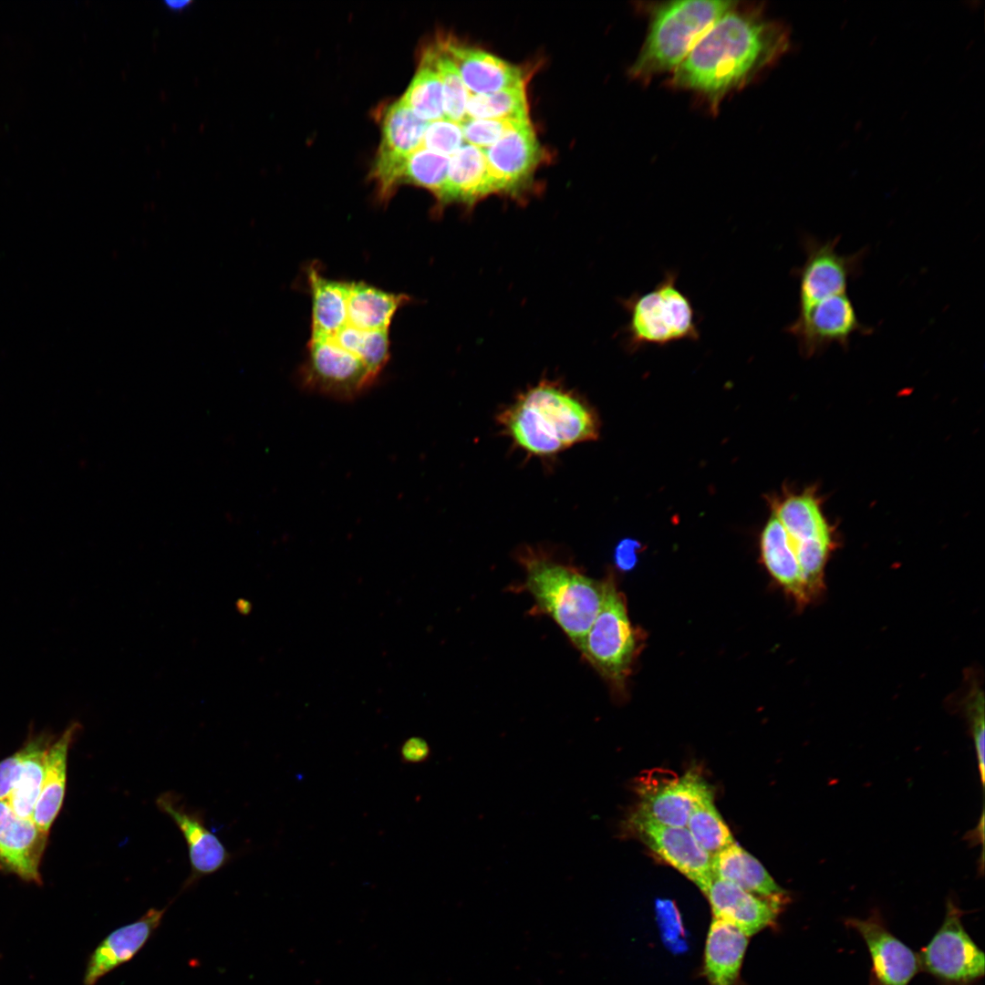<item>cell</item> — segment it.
<instances>
[{
	"instance_id": "f546056e",
	"label": "cell",
	"mask_w": 985,
	"mask_h": 985,
	"mask_svg": "<svg viewBox=\"0 0 985 985\" xmlns=\"http://www.w3.org/2000/svg\"><path fill=\"white\" fill-rule=\"evenodd\" d=\"M686 827L699 845L711 857L735 843L729 827L714 805L711 789L696 803Z\"/></svg>"
},
{
	"instance_id": "ba28073f",
	"label": "cell",
	"mask_w": 985,
	"mask_h": 985,
	"mask_svg": "<svg viewBox=\"0 0 985 985\" xmlns=\"http://www.w3.org/2000/svg\"><path fill=\"white\" fill-rule=\"evenodd\" d=\"M785 331L795 338L801 355L812 358L833 344L848 349L854 334L869 335L873 328L860 321L852 300L844 293L798 309Z\"/></svg>"
},
{
	"instance_id": "ffe728a7",
	"label": "cell",
	"mask_w": 985,
	"mask_h": 985,
	"mask_svg": "<svg viewBox=\"0 0 985 985\" xmlns=\"http://www.w3.org/2000/svg\"><path fill=\"white\" fill-rule=\"evenodd\" d=\"M165 911L166 907H151L138 920L109 934L89 959L84 984H96L104 975L132 959L160 926Z\"/></svg>"
},
{
	"instance_id": "484cf974",
	"label": "cell",
	"mask_w": 985,
	"mask_h": 985,
	"mask_svg": "<svg viewBox=\"0 0 985 985\" xmlns=\"http://www.w3.org/2000/svg\"><path fill=\"white\" fill-rule=\"evenodd\" d=\"M713 876L764 898L783 897L786 893L764 866L733 843L711 858Z\"/></svg>"
},
{
	"instance_id": "9c48e42d",
	"label": "cell",
	"mask_w": 985,
	"mask_h": 985,
	"mask_svg": "<svg viewBox=\"0 0 985 985\" xmlns=\"http://www.w3.org/2000/svg\"><path fill=\"white\" fill-rule=\"evenodd\" d=\"M302 368L303 385L333 399L349 400L369 388L377 377L332 337L312 339Z\"/></svg>"
},
{
	"instance_id": "74e56055",
	"label": "cell",
	"mask_w": 985,
	"mask_h": 985,
	"mask_svg": "<svg viewBox=\"0 0 985 985\" xmlns=\"http://www.w3.org/2000/svg\"><path fill=\"white\" fill-rule=\"evenodd\" d=\"M21 762V751L0 761V801H7L13 790Z\"/></svg>"
},
{
	"instance_id": "8992f818",
	"label": "cell",
	"mask_w": 985,
	"mask_h": 985,
	"mask_svg": "<svg viewBox=\"0 0 985 985\" xmlns=\"http://www.w3.org/2000/svg\"><path fill=\"white\" fill-rule=\"evenodd\" d=\"M604 584L601 608L577 649L613 690H621L637 654V634L613 579Z\"/></svg>"
},
{
	"instance_id": "ab89813d",
	"label": "cell",
	"mask_w": 985,
	"mask_h": 985,
	"mask_svg": "<svg viewBox=\"0 0 985 985\" xmlns=\"http://www.w3.org/2000/svg\"><path fill=\"white\" fill-rule=\"evenodd\" d=\"M640 544L634 539L626 538L621 540L615 549V562L621 570L632 569L638 562V552Z\"/></svg>"
},
{
	"instance_id": "2e32d148",
	"label": "cell",
	"mask_w": 985,
	"mask_h": 985,
	"mask_svg": "<svg viewBox=\"0 0 985 985\" xmlns=\"http://www.w3.org/2000/svg\"><path fill=\"white\" fill-rule=\"evenodd\" d=\"M48 835L32 818L16 815L6 801H0V870L40 884Z\"/></svg>"
},
{
	"instance_id": "ac0fdd59",
	"label": "cell",
	"mask_w": 985,
	"mask_h": 985,
	"mask_svg": "<svg viewBox=\"0 0 985 985\" xmlns=\"http://www.w3.org/2000/svg\"><path fill=\"white\" fill-rule=\"evenodd\" d=\"M867 946L873 971L879 985H907L920 969L918 956L890 933L876 916L849 918Z\"/></svg>"
},
{
	"instance_id": "52a82bcc",
	"label": "cell",
	"mask_w": 985,
	"mask_h": 985,
	"mask_svg": "<svg viewBox=\"0 0 985 985\" xmlns=\"http://www.w3.org/2000/svg\"><path fill=\"white\" fill-rule=\"evenodd\" d=\"M840 236L822 241L805 234L804 264L793 270L799 282L798 309L826 297L847 292L851 280L861 274L866 248L855 254H842L836 250Z\"/></svg>"
},
{
	"instance_id": "4fadbf2b",
	"label": "cell",
	"mask_w": 985,
	"mask_h": 985,
	"mask_svg": "<svg viewBox=\"0 0 985 985\" xmlns=\"http://www.w3.org/2000/svg\"><path fill=\"white\" fill-rule=\"evenodd\" d=\"M627 824L649 849L692 881L702 892L714 877L711 856L686 826H674L631 814Z\"/></svg>"
},
{
	"instance_id": "7a4b0ae2",
	"label": "cell",
	"mask_w": 985,
	"mask_h": 985,
	"mask_svg": "<svg viewBox=\"0 0 985 985\" xmlns=\"http://www.w3.org/2000/svg\"><path fill=\"white\" fill-rule=\"evenodd\" d=\"M503 434L526 453L553 457L598 438L596 410L579 395L549 381L532 387L496 417Z\"/></svg>"
},
{
	"instance_id": "b9f144b4",
	"label": "cell",
	"mask_w": 985,
	"mask_h": 985,
	"mask_svg": "<svg viewBox=\"0 0 985 985\" xmlns=\"http://www.w3.org/2000/svg\"><path fill=\"white\" fill-rule=\"evenodd\" d=\"M190 3L191 2H189V1H179V0H177V1H166L167 7H169L170 9L175 10V11L183 9L185 6L190 5Z\"/></svg>"
},
{
	"instance_id": "cb8c5ba5",
	"label": "cell",
	"mask_w": 985,
	"mask_h": 985,
	"mask_svg": "<svg viewBox=\"0 0 985 985\" xmlns=\"http://www.w3.org/2000/svg\"><path fill=\"white\" fill-rule=\"evenodd\" d=\"M761 553L772 576L791 595L798 606L811 604L787 533L772 514L761 534Z\"/></svg>"
},
{
	"instance_id": "7402d4cb",
	"label": "cell",
	"mask_w": 985,
	"mask_h": 985,
	"mask_svg": "<svg viewBox=\"0 0 985 985\" xmlns=\"http://www.w3.org/2000/svg\"><path fill=\"white\" fill-rule=\"evenodd\" d=\"M749 938L733 925L712 918L704 949V974L710 985L736 983Z\"/></svg>"
},
{
	"instance_id": "7c38bea8",
	"label": "cell",
	"mask_w": 985,
	"mask_h": 985,
	"mask_svg": "<svg viewBox=\"0 0 985 985\" xmlns=\"http://www.w3.org/2000/svg\"><path fill=\"white\" fill-rule=\"evenodd\" d=\"M428 124L400 98L384 109L380 117V142L371 169L379 193L394 192L407 157L421 147Z\"/></svg>"
},
{
	"instance_id": "e0dca14e",
	"label": "cell",
	"mask_w": 985,
	"mask_h": 985,
	"mask_svg": "<svg viewBox=\"0 0 985 985\" xmlns=\"http://www.w3.org/2000/svg\"><path fill=\"white\" fill-rule=\"evenodd\" d=\"M703 894L710 905L713 918L733 925L748 937L773 925L783 899L757 897L716 876Z\"/></svg>"
},
{
	"instance_id": "4dcf8cb0",
	"label": "cell",
	"mask_w": 985,
	"mask_h": 985,
	"mask_svg": "<svg viewBox=\"0 0 985 985\" xmlns=\"http://www.w3.org/2000/svg\"><path fill=\"white\" fill-rule=\"evenodd\" d=\"M466 117L472 119L529 121L525 85L487 94H471Z\"/></svg>"
},
{
	"instance_id": "44dd1931",
	"label": "cell",
	"mask_w": 985,
	"mask_h": 985,
	"mask_svg": "<svg viewBox=\"0 0 985 985\" xmlns=\"http://www.w3.org/2000/svg\"><path fill=\"white\" fill-rule=\"evenodd\" d=\"M80 729L78 721L71 722L52 741L47 752L41 791L32 817L35 824L47 833H49L64 803L68 751Z\"/></svg>"
},
{
	"instance_id": "3957f363",
	"label": "cell",
	"mask_w": 985,
	"mask_h": 985,
	"mask_svg": "<svg viewBox=\"0 0 985 985\" xmlns=\"http://www.w3.org/2000/svg\"><path fill=\"white\" fill-rule=\"evenodd\" d=\"M518 558L525 571L526 590L578 648L601 608L604 582L555 561L541 549L524 547Z\"/></svg>"
},
{
	"instance_id": "d6986e66",
	"label": "cell",
	"mask_w": 985,
	"mask_h": 985,
	"mask_svg": "<svg viewBox=\"0 0 985 985\" xmlns=\"http://www.w3.org/2000/svg\"><path fill=\"white\" fill-rule=\"evenodd\" d=\"M470 94H487L525 85L522 69L494 55L451 37L440 41Z\"/></svg>"
},
{
	"instance_id": "9a60e30c",
	"label": "cell",
	"mask_w": 985,
	"mask_h": 985,
	"mask_svg": "<svg viewBox=\"0 0 985 985\" xmlns=\"http://www.w3.org/2000/svg\"><path fill=\"white\" fill-rule=\"evenodd\" d=\"M483 151L495 192L517 191L533 174L543 155L530 121L509 130Z\"/></svg>"
},
{
	"instance_id": "e575fe53",
	"label": "cell",
	"mask_w": 985,
	"mask_h": 985,
	"mask_svg": "<svg viewBox=\"0 0 985 985\" xmlns=\"http://www.w3.org/2000/svg\"><path fill=\"white\" fill-rule=\"evenodd\" d=\"M965 715L968 719L977 755L978 768L982 786L985 780L984 762V693L980 685L973 683L964 700Z\"/></svg>"
},
{
	"instance_id": "8d00e7d4",
	"label": "cell",
	"mask_w": 985,
	"mask_h": 985,
	"mask_svg": "<svg viewBox=\"0 0 985 985\" xmlns=\"http://www.w3.org/2000/svg\"><path fill=\"white\" fill-rule=\"evenodd\" d=\"M521 122L524 121L466 118L460 124L467 144L484 150Z\"/></svg>"
},
{
	"instance_id": "d4e9b609",
	"label": "cell",
	"mask_w": 985,
	"mask_h": 985,
	"mask_svg": "<svg viewBox=\"0 0 985 985\" xmlns=\"http://www.w3.org/2000/svg\"><path fill=\"white\" fill-rule=\"evenodd\" d=\"M312 296L311 338L332 337L347 324L349 282L323 276L315 265L307 269Z\"/></svg>"
},
{
	"instance_id": "d590c367",
	"label": "cell",
	"mask_w": 985,
	"mask_h": 985,
	"mask_svg": "<svg viewBox=\"0 0 985 985\" xmlns=\"http://www.w3.org/2000/svg\"><path fill=\"white\" fill-rule=\"evenodd\" d=\"M463 140L461 124L443 118L429 122L421 147L450 157L463 145Z\"/></svg>"
},
{
	"instance_id": "1f68e13d",
	"label": "cell",
	"mask_w": 985,
	"mask_h": 985,
	"mask_svg": "<svg viewBox=\"0 0 985 985\" xmlns=\"http://www.w3.org/2000/svg\"><path fill=\"white\" fill-rule=\"evenodd\" d=\"M332 338L359 358L377 378L389 361V330L366 331L347 324Z\"/></svg>"
},
{
	"instance_id": "277c9868",
	"label": "cell",
	"mask_w": 985,
	"mask_h": 985,
	"mask_svg": "<svg viewBox=\"0 0 985 985\" xmlns=\"http://www.w3.org/2000/svg\"><path fill=\"white\" fill-rule=\"evenodd\" d=\"M735 1H667L650 6L648 34L629 74L636 79L674 71L703 34Z\"/></svg>"
},
{
	"instance_id": "f35d334b",
	"label": "cell",
	"mask_w": 985,
	"mask_h": 985,
	"mask_svg": "<svg viewBox=\"0 0 985 985\" xmlns=\"http://www.w3.org/2000/svg\"><path fill=\"white\" fill-rule=\"evenodd\" d=\"M430 748L421 737L407 739L400 748L401 760L408 763H420L429 759Z\"/></svg>"
},
{
	"instance_id": "60d3db41",
	"label": "cell",
	"mask_w": 985,
	"mask_h": 985,
	"mask_svg": "<svg viewBox=\"0 0 985 985\" xmlns=\"http://www.w3.org/2000/svg\"><path fill=\"white\" fill-rule=\"evenodd\" d=\"M236 608L240 614L248 615L252 610V604L248 600L241 598L236 602Z\"/></svg>"
},
{
	"instance_id": "f1b7e54d",
	"label": "cell",
	"mask_w": 985,
	"mask_h": 985,
	"mask_svg": "<svg viewBox=\"0 0 985 985\" xmlns=\"http://www.w3.org/2000/svg\"><path fill=\"white\" fill-rule=\"evenodd\" d=\"M400 99L420 119L431 122L444 118L440 77L429 57L422 54L420 67Z\"/></svg>"
},
{
	"instance_id": "d6a6232c",
	"label": "cell",
	"mask_w": 985,
	"mask_h": 985,
	"mask_svg": "<svg viewBox=\"0 0 985 985\" xmlns=\"http://www.w3.org/2000/svg\"><path fill=\"white\" fill-rule=\"evenodd\" d=\"M423 53L429 57L441 82L444 118L461 123L467 118L466 106L471 95L469 90L440 42Z\"/></svg>"
},
{
	"instance_id": "83f0119b",
	"label": "cell",
	"mask_w": 985,
	"mask_h": 985,
	"mask_svg": "<svg viewBox=\"0 0 985 985\" xmlns=\"http://www.w3.org/2000/svg\"><path fill=\"white\" fill-rule=\"evenodd\" d=\"M409 300L405 294L386 292L363 282H349L347 324L366 331L389 330L396 312Z\"/></svg>"
},
{
	"instance_id": "603a6c76",
	"label": "cell",
	"mask_w": 985,
	"mask_h": 985,
	"mask_svg": "<svg viewBox=\"0 0 985 985\" xmlns=\"http://www.w3.org/2000/svg\"><path fill=\"white\" fill-rule=\"evenodd\" d=\"M495 192L483 150L463 144L450 158L447 181L441 203H472Z\"/></svg>"
},
{
	"instance_id": "8fae6325",
	"label": "cell",
	"mask_w": 985,
	"mask_h": 985,
	"mask_svg": "<svg viewBox=\"0 0 985 985\" xmlns=\"http://www.w3.org/2000/svg\"><path fill=\"white\" fill-rule=\"evenodd\" d=\"M710 790L694 771L682 776L657 771L638 781V802L632 814L662 824L686 826L694 805Z\"/></svg>"
},
{
	"instance_id": "30bf717a",
	"label": "cell",
	"mask_w": 985,
	"mask_h": 985,
	"mask_svg": "<svg viewBox=\"0 0 985 985\" xmlns=\"http://www.w3.org/2000/svg\"><path fill=\"white\" fill-rule=\"evenodd\" d=\"M962 911L951 901L939 929L918 956L920 968L950 983L964 984L984 975L985 957L961 923Z\"/></svg>"
},
{
	"instance_id": "5b68a950",
	"label": "cell",
	"mask_w": 985,
	"mask_h": 985,
	"mask_svg": "<svg viewBox=\"0 0 985 985\" xmlns=\"http://www.w3.org/2000/svg\"><path fill=\"white\" fill-rule=\"evenodd\" d=\"M677 280L678 272L668 270L652 290L634 294L626 301L629 314L627 333L630 350L699 340L698 314L690 298L678 286Z\"/></svg>"
},
{
	"instance_id": "836d02e7",
	"label": "cell",
	"mask_w": 985,
	"mask_h": 985,
	"mask_svg": "<svg viewBox=\"0 0 985 985\" xmlns=\"http://www.w3.org/2000/svg\"><path fill=\"white\" fill-rule=\"evenodd\" d=\"M450 157L420 147L401 169L399 184L406 182L431 192L440 201L447 181Z\"/></svg>"
},
{
	"instance_id": "4316f807",
	"label": "cell",
	"mask_w": 985,
	"mask_h": 985,
	"mask_svg": "<svg viewBox=\"0 0 985 985\" xmlns=\"http://www.w3.org/2000/svg\"><path fill=\"white\" fill-rule=\"evenodd\" d=\"M53 741L52 735L41 731L31 735L20 748V766L6 801L14 813L20 817H33L41 791L47 752Z\"/></svg>"
},
{
	"instance_id": "5bb4252c",
	"label": "cell",
	"mask_w": 985,
	"mask_h": 985,
	"mask_svg": "<svg viewBox=\"0 0 985 985\" xmlns=\"http://www.w3.org/2000/svg\"><path fill=\"white\" fill-rule=\"evenodd\" d=\"M155 802L158 809L173 821L184 837L191 865L184 888L219 871L230 862L231 853L207 827L202 812L190 807L180 794L172 791L161 793Z\"/></svg>"
},
{
	"instance_id": "6da1fadb",
	"label": "cell",
	"mask_w": 985,
	"mask_h": 985,
	"mask_svg": "<svg viewBox=\"0 0 985 985\" xmlns=\"http://www.w3.org/2000/svg\"><path fill=\"white\" fill-rule=\"evenodd\" d=\"M790 47L789 29L738 5L720 17L672 72L670 86L703 97L714 111L730 93L772 66Z\"/></svg>"
}]
</instances>
